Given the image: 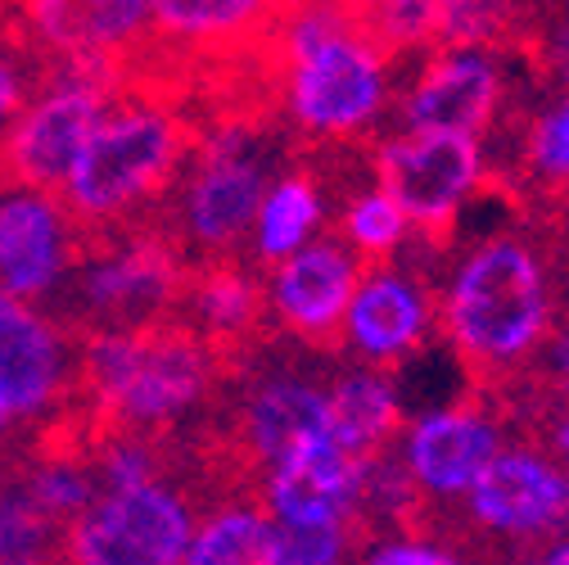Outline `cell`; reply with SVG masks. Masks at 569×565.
<instances>
[{
    "label": "cell",
    "mask_w": 569,
    "mask_h": 565,
    "mask_svg": "<svg viewBox=\"0 0 569 565\" xmlns=\"http://www.w3.org/2000/svg\"><path fill=\"white\" fill-rule=\"evenodd\" d=\"M529 227L533 236L507 231L470 245L439 299V326L483 398H502L525 380L551 321V231Z\"/></svg>",
    "instance_id": "6da1fadb"
},
{
    "label": "cell",
    "mask_w": 569,
    "mask_h": 565,
    "mask_svg": "<svg viewBox=\"0 0 569 565\" xmlns=\"http://www.w3.org/2000/svg\"><path fill=\"white\" fill-rule=\"evenodd\" d=\"M227 385L212 348L177 317H154L131 330H104L78 339L73 394L100 448L118 435H177L181 420L208 407Z\"/></svg>",
    "instance_id": "7a4b0ae2"
},
{
    "label": "cell",
    "mask_w": 569,
    "mask_h": 565,
    "mask_svg": "<svg viewBox=\"0 0 569 565\" xmlns=\"http://www.w3.org/2000/svg\"><path fill=\"white\" fill-rule=\"evenodd\" d=\"M276 100L299 146H376L393 100L389 59L339 0H295L276 28Z\"/></svg>",
    "instance_id": "3957f363"
},
{
    "label": "cell",
    "mask_w": 569,
    "mask_h": 565,
    "mask_svg": "<svg viewBox=\"0 0 569 565\" xmlns=\"http://www.w3.org/2000/svg\"><path fill=\"white\" fill-rule=\"evenodd\" d=\"M194 146L199 127L181 109L118 100L91 131L87 150L59 190V208L78 231V249L159 214Z\"/></svg>",
    "instance_id": "277c9868"
},
{
    "label": "cell",
    "mask_w": 569,
    "mask_h": 565,
    "mask_svg": "<svg viewBox=\"0 0 569 565\" xmlns=\"http://www.w3.org/2000/svg\"><path fill=\"white\" fill-rule=\"evenodd\" d=\"M271 127L276 122H222L199 131V146L186 172L154 214L190 262L240 254L258 218V204L271 186Z\"/></svg>",
    "instance_id": "5b68a950"
},
{
    "label": "cell",
    "mask_w": 569,
    "mask_h": 565,
    "mask_svg": "<svg viewBox=\"0 0 569 565\" xmlns=\"http://www.w3.org/2000/svg\"><path fill=\"white\" fill-rule=\"evenodd\" d=\"M376 190H385L420 245L448 254L457 240V218L470 190L479 186V140L439 136V131H402L371 146Z\"/></svg>",
    "instance_id": "8992f818"
},
{
    "label": "cell",
    "mask_w": 569,
    "mask_h": 565,
    "mask_svg": "<svg viewBox=\"0 0 569 565\" xmlns=\"http://www.w3.org/2000/svg\"><path fill=\"white\" fill-rule=\"evenodd\" d=\"M190 547V498L172 484L104 488L63 529V565H181Z\"/></svg>",
    "instance_id": "52a82bcc"
},
{
    "label": "cell",
    "mask_w": 569,
    "mask_h": 565,
    "mask_svg": "<svg viewBox=\"0 0 569 565\" xmlns=\"http://www.w3.org/2000/svg\"><path fill=\"white\" fill-rule=\"evenodd\" d=\"M466 529L448 534L488 556L497 543L533 547L569 529V479L529 448H502L466 493Z\"/></svg>",
    "instance_id": "ba28073f"
},
{
    "label": "cell",
    "mask_w": 569,
    "mask_h": 565,
    "mask_svg": "<svg viewBox=\"0 0 569 565\" xmlns=\"http://www.w3.org/2000/svg\"><path fill=\"white\" fill-rule=\"evenodd\" d=\"M118 100L91 82H50L6 131H0V195L6 190H63L91 131Z\"/></svg>",
    "instance_id": "9c48e42d"
},
{
    "label": "cell",
    "mask_w": 569,
    "mask_h": 565,
    "mask_svg": "<svg viewBox=\"0 0 569 565\" xmlns=\"http://www.w3.org/2000/svg\"><path fill=\"white\" fill-rule=\"evenodd\" d=\"M0 37L37 59L100 63L122 78V63L150 37V0H19Z\"/></svg>",
    "instance_id": "30bf717a"
},
{
    "label": "cell",
    "mask_w": 569,
    "mask_h": 565,
    "mask_svg": "<svg viewBox=\"0 0 569 565\" xmlns=\"http://www.w3.org/2000/svg\"><path fill=\"white\" fill-rule=\"evenodd\" d=\"M362 280V258L339 227L308 240L284 262H276L267 280V304L280 335L308 344L312 353H339L343 348V313L352 304V290Z\"/></svg>",
    "instance_id": "8fae6325"
},
{
    "label": "cell",
    "mask_w": 569,
    "mask_h": 565,
    "mask_svg": "<svg viewBox=\"0 0 569 565\" xmlns=\"http://www.w3.org/2000/svg\"><path fill=\"white\" fill-rule=\"evenodd\" d=\"M507 78L497 50H435L402 96L407 131H439L479 140L502 118Z\"/></svg>",
    "instance_id": "7c38bea8"
},
{
    "label": "cell",
    "mask_w": 569,
    "mask_h": 565,
    "mask_svg": "<svg viewBox=\"0 0 569 565\" xmlns=\"http://www.w3.org/2000/svg\"><path fill=\"white\" fill-rule=\"evenodd\" d=\"M73 371L78 339L32 304L0 295V407L14 416V426H32L54 412L73 389Z\"/></svg>",
    "instance_id": "4fadbf2b"
},
{
    "label": "cell",
    "mask_w": 569,
    "mask_h": 565,
    "mask_svg": "<svg viewBox=\"0 0 569 565\" xmlns=\"http://www.w3.org/2000/svg\"><path fill=\"white\" fill-rule=\"evenodd\" d=\"M439 317V295L430 280L402 271L398 262L362 267V280L352 290L343 313V344L371 363V371H398L411 353L425 344V330Z\"/></svg>",
    "instance_id": "5bb4252c"
},
{
    "label": "cell",
    "mask_w": 569,
    "mask_h": 565,
    "mask_svg": "<svg viewBox=\"0 0 569 565\" xmlns=\"http://www.w3.org/2000/svg\"><path fill=\"white\" fill-rule=\"evenodd\" d=\"M497 453H502V416H497L492 398L475 394L470 403L416 420L402 462L425 498L452 503V498H466Z\"/></svg>",
    "instance_id": "9a60e30c"
},
{
    "label": "cell",
    "mask_w": 569,
    "mask_h": 565,
    "mask_svg": "<svg viewBox=\"0 0 569 565\" xmlns=\"http://www.w3.org/2000/svg\"><path fill=\"white\" fill-rule=\"evenodd\" d=\"M78 231L54 195L6 190L0 195V295L19 304L54 295L73 271Z\"/></svg>",
    "instance_id": "2e32d148"
},
{
    "label": "cell",
    "mask_w": 569,
    "mask_h": 565,
    "mask_svg": "<svg viewBox=\"0 0 569 565\" xmlns=\"http://www.w3.org/2000/svg\"><path fill=\"white\" fill-rule=\"evenodd\" d=\"M362 457L343 453L330 435L280 457L258 488L262 512L280 525H335L348 521L362 488Z\"/></svg>",
    "instance_id": "e0dca14e"
},
{
    "label": "cell",
    "mask_w": 569,
    "mask_h": 565,
    "mask_svg": "<svg viewBox=\"0 0 569 565\" xmlns=\"http://www.w3.org/2000/svg\"><path fill=\"white\" fill-rule=\"evenodd\" d=\"M402 398L385 371H352L326 389V430L352 457H376L393 448L402 430Z\"/></svg>",
    "instance_id": "ac0fdd59"
},
{
    "label": "cell",
    "mask_w": 569,
    "mask_h": 565,
    "mask_svg": "<svg viewBox=\"0 0 569 565\" xmlns=\"http://www.w3.org/2000/svg\"><path fill=\"white\" fill-rule=\"evenodd\" d=\"M299 168H290L284 177H276L258 204V240H253V254L258 262H284L295 249H303L312 240V231L326 222V186H321V172L317 163L308 159V150H299Z\"/></svg>",
    "instance_id": "d6986e66"
},
{
    "label": "cell",
    "mask_w": 569,
    "mask_h": 565,
    "mask_svg": "<svg viewBox=\"0 0 569 565\" xmlns=\"http://www.w3.org/2000/svg\"><path fill=\"white\" fill-rule=\"evenodd\" d=\"M276 561V525L253 503L218 507L203 529L190 538L181 565H271Z\"/></svg>",
    "instance_id": "ffe728a7"
},
{
    "label": "cell",
    "mask_w": 569,
    "mask_h": 565,
    "mask_svg": "<svg viewBox=\"0 0 569 565\" xmlns=\"http://www.w3.org/2000/svg\"><path fill=\"white\" fill-rule=\"evenodd\" d=\"M63 525H54L32 498L28 488L0 470V565H46L59 561Z\"/></svg>",
    "instance_id": "44dd1931"
},
{
    "label": "cell",
    "mask_w": 569,
    "mask_h": 565,
    "mask_svg": "<svg viewBox=\"0 0 569 565\" xmlns=\"http://www.w3.org/2000/svg\"><path fill=\"white\" fill-rule=\"evenodd\" d=\"M407 218L402 208L385 195V190H362L358 199L343 204L339 214V236L358 249L362 267H376V262H393V254L402 249L407 240Z\"/></svg>",
    "instance_id": "7402d4cb"
},
{
    "label": "cell",
    "mask_w": 569,
    "mask_h": 565,
    "mask_svg": "<svg viewBox=\"0 0 569 565\" xmlns=\"http://www.w3.org/2000/svg\"><path fill=\"white\" fill-rule=\"evenodd\" d=\"M371 543V529L348 516L335 525H276V561L271 565H343L348 552Z\"/></svg>",
    "instance_id": "603a6c76"
},
{
    "label": "cell",
    "mask_w": 569,
    "mask_h": 565,
    "mask_svg": "<svg viewBox=\"0 0 569 565\" xmlns=\"http://www.w3.org/2000/svg\"><path fill=\"white\" fill-rule=\"evenodd\" d=\"M520 59H529L538 82H556L569 91V0H551V14H538Z\"/></svg>",
    "instance_id": "cb8c5ba5"
},
{
    "label": "cell",
    "mask_w": 569,
    "mask_h": 565,
    "mask_svg": "<svg viewBox=\"0 0 569 565\" xmlns=\"http://www.w3.org/2000/svg\"><path fill=\"white\" fill-rule=\"evenodd\" d=\"M41 96V59L0 37V131Z\"/></svg>",
    "instance_id": "d4e9b609"
},
{
    "label": "cell",
    "mask_w": 569,
    "mask_h": 565,
    "mask_svg": "<svg viewBox=\"0 0 569 565\" xmlns=\"http://www.w3.org/2000/svg\"><path fill=\"white\" fill-rule=\"evenodd\" d=\"M367 565H457V556L443 543H425V538H389L371 552Z\"/></svg>",
    "instance_id": "484cf974"
},
{
    "label": "cell",
    "mask_w": 569,
    "mask_h": 565,
    "mask_svg": "<svg viewBox=\"0 0 569 565\" xmlns=\"http://www.w3.org/2000/svg\"><path fill=\"white\" fill-rule=\"evenodd\" d=\"M10 435H14V416H10L6 407H0V444H6Z\"/></svg>",
    "instance_id": "4316f807"
},
{
    "label": "cell",
    "mask_w": 569,
    "mask_h": 565,
    "mask_svg": "<svg viewBox=\"0 0 569 565\" xmlns=\"http://www.w3.org/2000/svg\"><path fill=\"white\" fill-rule=\"evenodd\" d=\"M14 6H19V0H0V32H6V23H10V14H14Z\"/></svg>",
    "instance_id": "83f0119b"
}]
</instances>
